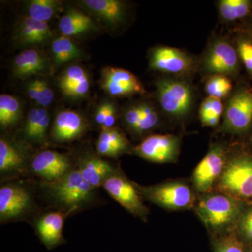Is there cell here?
<instances>
[{
  "label": "cell",
  "mask_w": 252,
  "mask_h": 252,
  "mask_svg": "<svg viewBox=\"0 0 252 252\" xmlns=\"http://www.w3.org/2000/svg\"><path fill=\"white\" fill-rule=\"evenodd\" d=\"M36 189L50 206L67 217L94 208L102 203L98 188L86 182L77 167L54 182H39Z\"/></svg>",
  "instance_id": "obj_1"
},
{
  "label": "cell",
  "mask_w": 252,
  "mask_h": 252,
  "mask_svg": "<svg viewBox=\"0 0 252 252\" xmlns=\"http://www.w3.org/2000/svg\"><path fill=\"white\" fill-rule=\"evenodd\" d=\"M33 187L17 180L1 182L0 223L23 221L39 213Z\"/></svg>",
  "instance_id": "obj_2"
},
{
  "label": "cell",
  "mask_w": 252,
  "mask_h": 252,
  "mask_svg": "<svg viewBox=\"0 0 252 252\" xmlns=\"http://www.w3.org/2000/svg\"><path fill=\"white\" fill-rule=\"evenodd\" d=\"M219 189L232 198H252V158L239 157L232 159L220 175Z\"/></svg>",
  "instance_id": "obj_3"
},
{
  "label": "cell",
  "mask_w": 252,
  "mask_h": 252,
  "mask_svg": "<svg viewBox=\"0 0 252 252\" xmlns=\"http://www.w3.org/2000/svg\"><path fill=\"white\" fill-rule=\"evenodd\" d=\"M157 97L164 112L176 118L187 115L193 102L191 87L183 81L164 79L157 84Z\"/></svg>",
  "instance_id": "obj_4"
},
{
  "label": "cell",
  "mask_w": 252,
  "mask_h": 252,
  "mask_svg": "<svg viewBox=\"0 0 252 252\" xmlns=\"http://www.w3.org/2000/svg\"><path fill=\"white\" fill-rule=\"evenodd\" d=\"M135 185L142 196L164 208L183 210L193 205V193L185 184L167 182L149 187Z\"/></svg>",
  "instance_id": "obj_5"
},
{
  "label": "cell",
  "mask_w": 252,
  "mask_h": 252,
  "mask_svg": "<svg viewBox=\"0 0 252 252\" xmlns=\"http://www.w3.org/2000/svg\"><path fill=\"white\" fill-rule=\"evenodd\" d=\"M197 211L209 228L223 229L234 221L240 206L234 198L227 195H213L199 203Z\"/></svg>",
  "instance_id": "obj_6"
},
{
  "label": "cell",
  "mask_w": 252,
  "mask_h": 252,
  "mask_svg": "<svg viewBox=\"0 0 252 252\" xmlns=\"http://www.w3.org/2000/svg\"><path fill=\"white\" fill-rule=\"evenodd\" d=\"M74 162L66 154L57 151L44 149L32 157L29 175L39 179V182H52L75 168Z\"/></svg>",
  "instance_id": "obj_7"
},
{
  "label": "cell",
  "mask_w": 252,
  "mask_h": 252,
  "mask_svg": "<svg viewBox=\"0 0 252 252\" xmlns=\"http://www.w3.org/2000/svg\"><path fill=\"white\" fill-rule=\"evenodd\" d=\"M102 187L127 211L142 220H147L149 210L142 202L138 189L120 170L108 177Z\"/></svg>",
  "instance_id": "obj_8"
},
{
  "label": "cell",
  "mask_w": 252,
  "mask_h": 252,
  "mask_svg": "<svg viewBox=\"0 0 252 252\" xmlns=\"http://www.w3.org/2000/svg\"><path fill=\"white\" fill-rule=\"evenodd\" d=\"M29 156L22 144L1 136L0 139V180L1 182L17 180L29 175Z\"/></svg>",
  "instance_id": "obj_9"
},
{
  "label": "cell",
  "mask_w": 252,
  "mask_h": 252,
  "mask_svg": "<svg viewBox=\"0 0 252 252\" xmlns=\"http://www.w3.org/2000/svg\"><path fill=\"white\" fill-rule=\"evenodd\" d=\"M179 150V138L172 135L149 136L134 148V152L139 157L158 163L174 161L178 156Z\"/></svg>",
  "instance_id": "obj_10"
},
{
  "label": "cell",
  "mask_w": 252,
  "mask_h": 252,
  "mask_svg": "<svg viewBox=\"0 0 252 252\" xmlns=\"http://www.w3.org/2000/svg\"><path fill=\"white\" fill-rule=\"evenodd\" d=\"M67 217L63 212L53 210L39 212L32 220L36 236L48 250L67 243L63 234Z\"/></svg>",
  "instance_id": "obj_11"
},
{
  "label": "cell",
  "mask_w": 252,
  "mask_h": 252,
  "mask_svg": "<svg viewBox=\"0 0 252 252\" xmlns=\"http://www.w3.org/2000/svg\"><path fill=\"white\" fill-rule=\"evenodd\" d=\"M149 64L151 68L159 72L185 74L193 70L195 63L190 56L180 49L159 46L151 52Z\"/></svg>",
  "instance_id": "obj_12"
},
{
  "label": "cell",
  "mask_w": 252,
  "mask_h": 252,
  "mask_svg": "<svg viewBox=\"0 0 252 252\" xmlns=\"http://www.w3.org/2000/svg\"><path fill=\"white\" fill-rule=\"evenodd\" d=\"M101 87L114 97L145 94L142 83L132 73L117 67H106L102 69Z\"/></svg>",
  "instance_id": "obj_13"
},
{
  "label": "cell",
  "mask_w": 252,
  "mask_h": 252,
  "mask_svg": "<svg viewBox=\"0 0 252 252\" xmlns=\"http://www.w3.org/2000/svg\"><path fill=\"white\" fill-rule=\"evenodd\" d=\"M204 67L215 75H233L238 69V53L228 41H215L205 56Z\"/></svg>",
  "instance_id": "obj_14"
},
{
  "label": "cell",
  "mask_w": 252,
  "mask_h": 252,
  "mask_svg": "<svg viewBox=\"0 0 252 252\" xmlns=\"http://www.w3.org/2000/svg\"><path fill=\"white\" fill-rule=\"evenodd\" d=\"M252 122V90L238 91L230 98L225 109L224 126L233 132H243Z\"/></svg>",
  "instance_id": "obj_15"
},
{
  "label": "cell",
  "mask_w": 252,
  "mask_h": 252,
  "mask_svg": "<svg viewBox=\"0 0 252 252\" xmlns=\"http://www.w3.org/2000/svg\"><path fill=\"white\" fill-rule=\"evenodd\" d=\"M225 160L224 152L220 146L209 151L194 170L193 182L198 191L207 192L211 189L224 170Z\"/></svg>",
  "instance_id": "obj_16"
},
{
  "label": "cell",
  "mask_w": 252,
  "mask_h": 252,
  "mask_svg": "<svg viewBox=\"0 0 252 252\" xmlns=\"http://www.w3.org/2000/svg\"><path fill=\"white\" fill-rule=\"evenodd\" d=\"M83 178L96 188H101L108 177L119 171L112 162L105 160L98 154H81L74 162Z\"/></svg>",
  "instance_id": "obj_17"
},
{
  "label": "cell",
  "mask_w": 252,
  "mask_h": 252,
  "mask_svg": "<svg viewBox=\"0 0 252 252\" xmlns=\"http://www.w3.org/2000/svg\"><path fill=\"white\" fill-rule=\"evenodd\" d=\"M88 125L86 119L75 111L59 112L51 130V137L58 143H67L84 135Z\"/></svg>",
  "instance_id": "obj_18"
},
{
  "label": "cell",
  "mask_w": 252,
  "mask_h": 252,
  "mask_svg": "<svg viewBox=\"0 0 252 252\" xmlns=\"http://www.w3.org/2000/svg\"><path fill=\"white\" fill-rule=\"evenodd\" d=\"M60 89L71 97H81L89 93L90 82L85 69L79 65L70 66L59 79Z\"/></svg>",
  "instance_id": "obj_19"
},
{
  "label": "cell",
  "mask_w": 252,
  "mask_h": 252,
  "mask_svg": "<svg viewBox=\"0 0 252 252\" xmlns=\"http://www.w3.org/2000/svg\"><path fill=\"white\" fill-rule=\"evenodd\" d=\"M47 61L44 55L36 49H26L18 54L13 63L15 76L26 79L46 70Z\"/></svg>",
  "instance_id": "obj_20"
},
{
  "label": "cell",
  "mask_w": 252,
  "mask_h": 252,
  "mask_svg": "<svg viewBox=\"0 0 252 252\" xmlns=\"http://www.w3.org/2000/svg\"><path fill=\"white\" fill-rule=\"evenodd\" d=\"M80 4L109 25L119 24L125 17V5L117 0H84Z\"/></svg>",
  "instance_id": "obj_21"
},
{
  "label": "cell",
  "mask_w": 252,
  "mask_h": 252,
  "mask_svg": "<svg viewBox=\"0 0 252 252\" xmlns=\"http://www.w3.org/2000/svg\"><path fill=\"white\" fill-rule=\"evenodd\" d=\"M51 36L49 23L34 21L28 16L23 18L18 26V39L24 45L42 44Z\"/></svg>",
  "instance_id": "obj_22"
},
{
  "label": "cell",
  "mask_w": 252,
  "mask_h": 252,
  "mask_svg": "<svg viewBox=\"0 0 252 252\" xmlns=\"http://www.w3.org/2000/svg\"><path fill=\"white\" fill-rule=\"evenodd\" d=\"M59 26L63 36H72L90 31L94 22L89 16L75 9H70L60 20Z\"/></svg>",
  "instance_id": "obj_23"
},
{
  "label": "cell",
  "mask_w": 252,
  "mask_h": 252,
  "mask_svg": "<svg viewBox=\"0 0 252 252\" xmlns=\"http://www.w3.org/2000/svg\"><path fill=\"white\" fill-rule=\"evenodd\" d=\"M21 116V104L16 97L7 94L0 95V126L8 129L17 124Z\"/></svg>",
  "instance_id": "obj_24"
},
{
  "label": "cell",
  "mask_w": 252,
  "mask_h": 252,
  "mask_svg": "<svg viewBox=\"0 0 252 252\" xmlns=\"http://www.w3.org/2000/svg\"><path fill=\"white\" fill-rule=\"evenodd\" d=\"M51 51L55 61L58 64L69 62L81 56L79 46L67 36H61L55 39L51 44Z\"/></svg>",
  "instance_id": "obj_25"
},
{
  "label": "cell",
  "mask_w": 252,
  "mask_h": 252,
  "mask_svg": "<svg viewBox=\"0 0 252 252\" xmlns=\"http://www.w3.org/2000/svg\"><path fill=\"white\" fill-rule=\"evenodd\" d=\"M61 3L56 0H33L28 6V16L39 22L48 23L61 9Z\"/></svg>",
  "instance_id": "obj_26"
},
{
  "label": "cell",
  "mask_w": 252,
  "mask_h": 252,
  "mask_svg": "<svg viewBox=\"0 0 252 252\" xmlns=\"http://www.w3.org/2000/svg\"><path fill=\"white\" fill-rule=\"evenodd\" d=\"M251 9V3L247 0H222L219 4V11L226 21H235L245 17Z\"/></svg>",
  "instance_id": "obj_27"
},
{
  "label": "cell",
  "mask_w": 252,
  "mask_h": 252,
  "mask_svg": "<svg viewBox=\"0 0 252 252\" xmlns=\"http://www.w3.org/2000/svg\"><path fill=\"white\" fill-rule=\"evenodd\" d=\"M97 140L108 144L119 155L128 149L130 142L124 134L115 127L102 129Z\"/></svg>",
  "instance_id": "obj_28"
},
{
  "label": "cell",
  "mask_w": 252,
  "mask_h": 252,
  "mask_svg": "<svg viewBox=\"0 0 252 252\" xmlns=\"http://www.w3.org/2000/svg\"><path fill=\"white\" fill-rule=\"evenodd\" d=\"M232 83L226 76L214 75L207 80L205 91L209 97L221 99L231 91Z\"/></svg>",
  "instance_id": "obj_29"
},
{
  "label": "cell",
  "mask_w": 252,
  "mask_h": 252,
  "mask_svg": "<svg viewBox=\"0 0 252 252\" xmlns=\"http://www.w3.org/2000/svg\"><path fill=\"white\" fill-rule=\"evenodd\" d=\"M140 122L134 132L137 133L147 132L154 128L158 123V115L156 109L149 104H141Z\"/></svg>",
  "instance_id": "obj_30"
},
{
  "label": "cell",
  "mask_w": 252,
  "mask_h": 252,
  "mask_svg": "<svg viewBox=\"0 0 252 252\" xmlns=\"http://www.w3.org/2000/svg\"><path fill=\"white\" fill-rule=\"evenodd\" d=\"M43 108H35L31 109L28 113L26 124L23 127V137L26 142L31 143L33 135L35 132L38 124L42 114Z\"/></svg>",
  "instance_id": "obj_31"
},
{
  "label": "cell",
  "mask_w": 252,
  "mask_h": 252,
  "mask_svg": "<svg viewBox=\"0 0 252 252\" xmlns=\"http://www.w3.org/2000/svg\"><path fill=\"white\" fill-rule=\"evenodd\" d=\"M223 111V106L220 99L209 97L204 100L200 109V119L212 117V116H221Z\"/></svg>",
  "instance_id": "obj_32"
},
{
  "label": "cell",
  "mask_w": 252,
  "mask_h": 252,
  "mask_svg": "<svg viewBox=\"0 0 252 252\" xmlns=\"http://www.w3.org/2000/svg\"><path fill=\"white\" fill-rule=\"evenodd\" d=\"M238 54L245 67L252 74V44L242 41L238 44Z\"/></svg>",
  "instance_id": "obj_33"
},
{
  "label": "cell",
  "mask_w": 252,
  "mask_h": 252,
  "mask_svg": "<svg viewBox=\"0 0 252 252\" xmlns=\"http://www.w3.org/2000/svg\"><path fill=\"white\" fill-rule=\"evenodd\" d=\"M141 119L140 104L132 106L127 109L124 115L126 125L132 131H135Z\"/></svg>",
  "instance_id": "obj_34"
},
{
  "label": "cell",
  "mask_w": 252,
  "mask_h": 252,
  "mask_svg": "<svg viewBox=\"0 0 252 252\" xmlns=\"http://www.w3.org/2000/svg\"><path fill=\"white\" fill-rule=\"evenodd\" d=\"M217 252H244L240 244L233 238H227L217 246Z\"/></svg>",
  "instance_id": "obj_35"
},
{
  "label": "cell",
  "mask_w": 252,
  "mask_h": 252,
  "mask_svg": "<svg viewBox=\"0 0 252 252\" xmlns=\"http://www.w3.org/2000/svg\"><path fill=\"white\" fill-rule=\"evenodd\" d=\"M38 84H39V90L41 94V107H48L54 99V91L51 90L50 86L48 85L45 81L38 79Z\"/></svg>",
  "instance_id": "obj_36"
},
{
  "label": "cell",
  "mask_w": 252,
  "mask_h": 252,
  "mask_svg": "<svg viewBox=\"0 0 252 252\" xmlns=\"http://www.w3.org/2000/svg\"><path fill=\"white\" fill-rule=\"evenodd\" d=\"M27 92L30 98L33 101L41 105V94L40 90H39V84H38V79L32 81L28 84L27 86Z\"/></svg>",
  "instance_id": "obj_37"
},
{
  "label": "cell",
  "mask_w": 252,
  "mask_h": 252,
  "mask_svg": "<svg viewBox=\"0 0 252 252\" xmlns=\"http://www.w3.org/2000/svg\"><path fill=\"white\" fill-rule=\"evenodd\" d=\"M111 104L112 103H110V102H104V103L99 106L97 112H96L95 121L101 127L104 125V121H105Z\"/></svg>",
  "instance_id": "obj_38"
},
{
  "label": "cell",
  "mask_w": 252,
  "mask_h": 252,
  "mask_svg": "<svg viewBox=\"0 0 252 252\" xmlns=\"http://www.w3.org/2000/svg\"><path fill=\"white\" fill-rule=\"evenodd\" d=\"M116 122H117V113L114 104H111L108 113L104 121V125L101 127L102 129H109L114 127Z\"/></svg>",
  "instance_id": "obj_39"
},
{
  "label": "cell",
  "mask_w": 252,
  "mask_h": 252,
  "mask_svg": "<svg viewBox=\"0 0 252 252\" xmlns=\"http://www.w3.org/2000/svg\"><path fill=\"white\" fill-rule=\"evenodd\" d=\"M243 230L246 236L252 240V210L247 214L243 221Z\"/></svg>",
  "instance_id": "obj_40"
},
{
  "label": "cell",
  "mask_w": 252,
  "mask_h": 252,
  "mask_svg": "<svg viewBox=\"0 0 252 252\" xmlns=\"http://www.w3.org/2000/svg\"><path fill=\"white\" fill-rule=\"evenodd\" d=\"M220 120V117L217 116H212L205 118V119H201V122L203 123L204 126H209V127H214L219 124Z\"/></svg>",
  "instance_id": "obj_41"
}]
</instances>
